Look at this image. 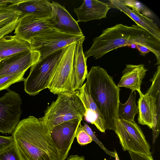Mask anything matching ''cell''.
I'll list each match as a JSON object with an SVG mask.
<instances>
[{"instance_id":"obj_5","label":"cell","mask_w":160,"mask_h":160,"mask_svg":"<svg viewBox=\"0 0 160 160\" xmlns=\"http://www.w3.org/2000/svg\"><path fill=\"white\" fill-rule=\"evenodd\" d=\"M64 48L39 60L31 66L29 75L24 81L27 93L35 96L48 88Z\"/></svg>"},{"instance_id":"obj_6","label":"cell","mask_w":160,"mask_h":160,"mask_svg":"<svg viewBox=\"0 0 160 160\" xmlns=\"http://www.w3.org/2000/svg\"><path fill=\"white\" fill-rule=\"evenodd\" d=\"M76 42L64 48L48 88L54 94L75 92L73 62Z\"/></svg>"},{"instance_id":"obj_31","label":"cell","mask_w":160,"mask_h":160,"mask_svg":"<svg viewBox=\"0 0 160 160\" xmlns=\"http://www.w3.org/2000/svg\"><path fill=\"white\" fill-rule=\"evenodd\" d=\"M132 160H154L152 156L128 151Z\"/></svg>"},{"instance_id":"obj_20","label":"cell","mask_w":160,"mask_h":160,"mask_svg":"<svg viewBox=\"0 0 160 160\" xmlns=\"http://www.w3.org/2000/svg\"><path fill=\"white\" fill-rule=\"evenodd\" d=\"M29 50H32L30 43L16 35H6L0 38V60Z\"/></svg>"},{"instance_id":"obj_24","label":"cell","mask_w":160,"mask_h":160,"mask_svg":"<svg viewBox=\"0 0 160 160\" xmlns=\"http://www.w3.org/2000/svg\"><path fill=\"white\" fill-rule=\"evenodd\" d=\"M25 73L22 72L0 78V91L8 89L12 84L24 81L25 78L23 76Z\"/></svg>"},{"instance_id":"obj_35","label":"cell","mask_w":160,"mask_h":160,"mask_svg":"<svg viewBox=\"0 0 160 160\" xmlns=\"http://www.w3.org/2000/svg\"><path fill=\"white\" fill-rule=\"evenodd\" d=\"M128 47L133 48H136V44H132L128 46Z\"/></svg>"},{"instance_id":"obj_26","label":"cell","mask_w":160,"mask_h":160,"mask_svg":"<svg viewBox=\"0 0 160 160\" xmlns=\"http://www.w3.org/2000/svg\"><path fill=\"white\" fill-rule=\"evenodd\" d=\"M81 123L77 130L75 138L78 143L81 145H84L91 143L92 140L91 137L82 128Z\"/></svg>"},{"instance_id":"obj_17","label":"cell","mask_w":160,"mask_h":160,"mask_svg":"<svg viewBox=\"0 0 160 160\" xmlns=\"http://www.w3.org/2000/svg\"><path fill=\"white\" fill-rule=\"evenodd\" d=\"M20 13V17L32 15L42 18H51V2L47 0H22L18 3L8 5L6 8Z\"/></svg>"},{"instance_id":"obj_27","label":"cell","mask_w":160,"mask_h":160,"mask_svg":"<svg viewBox=\"0 0 160 160\" xmlns=\"http://www.w3.org/2000/svg\"><path fill=\"white\" fill-rule=\"evenodd\" d=\"M82 128L91 138L92 141L96 143L108 155L115 157V152H112L108 150L99 141L91 129L86 123L83 125H82Z\"/></svg>"},{"instance_id":"obj_1","label":"cell","mask_w":160,"mask_h":160,"mask_svg":"<svg viewBox=\"0 0 160 160\" xmlns=\"http://www.w3.org/2000/svg\"><path fill=\"white\" fill-rule=\"evenodd\" d=\"M138 43L148 48L156 57V65H160V40L137 25L129 26L120 23L104 29L93 38L91 47L84 54L87 59L92 56L98 59L118 48Z\"/></svg>"},{"instance_id":"obj_7","label":"cell","mask_w":160,"mask_h":160,"mask_svg":"<svg viewBox=\"0 0 160 160\" xmlns=\"http://www.w3.org/2000/svg\"><path fill=\"white\" fill-rule=\"evenodd\" d=\"M85 39L83 34H70L50 28L33 38L30 43L32 50L40 53L41 60L73 43L83 42Z\"/></svg>"},{"instance_id":"obj_28","label":"cell","mask_w":160,"mask_h":160,"mask_svg":"<svg viewBox=\"0 0 160 160\" xmlns=\"http://www.w3.org/2000/svg\"><path fill=\"white\" fill-rule=\"evenodd\" d=\"M120 2L123 5L129 8H131L132 10L140 13L143 8L140 2L133 0H119Z\"/></svg>"},{"instance_id":"obj_14","label":"cell","mask_w":160,"mask_h":160,"mask_svg":"<svg viewBox=\"0 0 160 160\" xmlns=\"http://www.w3.org/2000/svg\"><path fill=\"white\" fill-rule=\"evenodd\" d=\"M51 3L52 12L50 18L54 29L70 34H83L77 21L72 18L64 7L54 1Z\"/></svg>"},{"instance_id":"obj_3","label":"cell","mask_w":160,"mask_h":160,"mask_svg":"<svg viewBox=\"0 0 160 160\" xmlns=\"http://www.w3.org/2000/svg\"><path fill=\"white\" fill-rule=\"evenodd\" d=\"M86 79L87 90L102 115L107 129L114 131L119 118L118 111L120 89L112 77L99 66L92 67Z\"/></svg>"},{"instance_id":"obj_18","label":"cell","mask_w":160,"mask_h":160,"mask_svg":"<svg viewBox=\"0 0 160 160\" xmlns=\"http://www.w3.org/2000/svg\"><path fill=\"white\" fill-rule=\"evenodd\" d=\"M110 8L118 9L128 16L132 20L153 36L160 40V30L157 24L147 16L123 5L119 0H110Z\"/></svg>"},{"instance_id":"obj_32","label":"cell","mask_w":160,"mask_h":160,"mask_svg":"<svg viewBox=\"0 0 160 160\" xmlns=\"http://www.w3.org/2000/svg\"><path fill=\"white\" fill-rule=\"evenodd\" d=\"M136 49L139 51L140 54L145 56L148 53L151 52L147 47L140 44H136Z\"/></svg>"},{"instance_id":"obj_13","label":"cell","mask_w":160,"mask_h":160,"mask_svg":"<svg viewBox=\"0 0 160 160\" xmlns=\"http://www.w3.org/2000/svg\"><path fill=\"white\" fill-rule=\"evenodd\" d=\"M138 92L140 95L137 102L138 122L152 129L154 122L160 123V103L157 102L154 98L147 93L143 94L141 90Z\"/></svg>"},{"instance_id":"obj_8","label":"cell","mask_w":160,"mask_h":160,"mask_svg":"<svg viewBox=\"0 0 160 160\" xmlns=\"http://www.w3.org/2000/svg\"><path fill=\"white\" fill-rule=\"evenodd\" d=\"M114 131L124 151L151 155L150 146L141 129L135 122L129 121L119 118Z\"/></svg>"},{"instance_id":"obj_12","label":"cell","mask_w":160,"mask_h":160,"mask_svg":"<svg viewBox=\"0 0 160 160\" xmlns=\"http://www.w3.org/2000/svg\"><path fill=\"white\" fill-rule=\"evenodd\" d=\"M39 52L29 50L17 53L0 60V78L25 72L40 58Z\"/></svg>"},{"instance_id":"obj_11","label":"cell","mask_w":160,"mask_h":160,"mask_svg":"<svg viewBox=\"0 0 160 160\" xmlns=\"http://www.w3.org/2000/svg\"><path fill=\"white\" fill-rule=\"evenodd\" d=\"M50 28H54L50 18L26 15L19 17L14 33L30 43L33 38Z\"/></svg>"},{"instance_id":"obj_15","label":"cell","mask_w":160,"mask_h":160,"mask_svg":"<svg viewBox=\"0 0 160 160\" xmlns=\"http://www.w3.org/2000/svg\"><path fill=\"white\" fill-rule=\"evenodd\" d=\"M81 100L84 108L83 117L88 122L94 125L100 132H104L107 129L105 120L96 105L88 92L84 83L75 91Z\"/></svg>"},{"instance_id":"obj_36","label":"cell","mask_w":160,"mask_h":160,"mask_svg":"<svg viewBox=\"0 0 160 160\" xmlns=\"http://www.w3.org/2000/svg\"><path fill=\"white\" fill-rule=\"evenodd\" d=\"M115 152V160H119L118 154L115 150H114Z\"/></svg>"},{"instance_id":"obj_4","label":"cell","mask_w":160,"mask_h":160,"mask_svg":"<svg viewBox=\"0 0 160 160\" xmlns=\"http://www.w3.org/2000/svg\"><path fill=\"white\" fill-rule=\"evenodd\" d=\"M85 112L83 105L75 92H67L58 95L44 111V114L38 119L49 133L56 126L77 118L82 119Z\"/></svg>"},{"instance_id":"obj_19","label":"cell","mask_w":160,"mask_h":160,"mask_svg":"<svg viewBox=\"0 0 160 160\" xmlns=\"http://www.w3.org/2000/svg\"><path fill=\"white\" fill-rule=\"evenodd\" d=\"M148 70L143 64H126L117 87L129 88L133 92L138 91L140 90L142 81Z\"/></svg>"},{"instance_id":"obj_34","label":"cell","mask_w":160,"mask_h":160,"mask_svg":"<svg viewBox=\"0 0 160 160\" xmlns=\"http://www.w3.org/2000/svg\"><path fill=\"white\" fill-rule=\"evenodd\" d=\"M67 160H85L83 156H80L77 155H72L69 156Z\"/></svg>"},{"instance_id":"obj_29","label":"cell","mask_w":160,"mask_h":160,"mask_svg":"<svg viewBox=\"0 0 160 160\" xmlns=\"http://www.w3.org/2000/svg\"><path fill=\"white\" fill-rule=\"evenodd\" d=\"M19 19V18L0 29V38L14 30L18 22Z\"/></svg>"},{"instance_id":"obj_33","label":"cell","mask_w":160,"mask_h":160,"mask_svg":"<svg viewBox=\"0 0 160 160\" xmlns=\"http://www.w3.org/2000/svg\"><path fill=\"white\" fill-rule=\"evenodd\" d=\"M22 0H0V8H6L8 5L19 2Z\"/></svg>"},{"instance_id":"obj_10","label":"cell","mask_w":160,"mask_h":160,"mask_svg":"<svg viewBox=\"0 0 160 160\" xmlns=\"http://www.w3.org/2000/svg\"><path fill=\"white\" fill-rule=\"evenodd\" d=\"M82 119H73L55 127L49 133L58 153L59 160H65Z\"/></svg>"},{"instance_id":"obj_21","label":"cell","mask_w":160,"mask_h":160,"mask_svg":"<svg viewBox=\"0 0 160 160\" xmlns=\"http://www.w3.org/2000/svg\"><path fill=\"white\" fill-rule=\"evenodd\" d=\"M82 43V42L76 43L74 53L73 71L75 92L82 87L88 73L87 59L83 51Z\"/></svg>"},{"instance_id":"obj_16","label":"cell","mask_w":160,"mask_h":160,"mask_svg":"<svg viewBox=\"0 0 160 160\" xmlns=\"http://www.w3.org/2000/svg\"><path fill=\"white\" fill-rule=\"evenodd\" d=\"M111 8L108 3L97 0H84L81 6L74 9L77 22H87L106 17Z\"/></svg>"},{"instance_id":"obj_22","label":"cell","mask_w":160,"mask_h":160,"mask_svg":"<svg viewBox=\"0 0 160 160\" xmlns=\"http://www.w3.org/2000/svg\"><path fill=\"white\" fill-rule=\"evenodd\" d=\"M136 92L131 91L126 102L122 104L120 102L118 108L119 117L129 121L135 122V115L138 113V108L136 104Z\"/></svg>"},{"instance_id":"obj_9","label":"cell","mask_w":160,"mask_h":160,"mask_svg":"<svg viewBox=\"0 0 160 160\" xmlns=\"http://www.w3.org/2000/svg\"><path fill=\"white\" fill-rule=\"evenodd\" d=\"M22 100L15 91L9 90L0 98V132L12 134L20 121Z\"/></svg>"},{"instance_id":"obj_25","label":"cell","mask_w":160,"mask_h":160,"mask_svg":"<svg viewBox=\"0 0 160 160\" xmlns=\"http://www.w3.org/2000/svg\"><path fill=\"white\" fill-rule=\"evenodd\" d=\"M0 160H20L14 145L0 152Z\"/></svg>"},{"instance_id":"obj_30","label":"cell","mask_w":160,"mask_h":160,"mask_svg":"<svg viewBox=\"0 0 160 160\" xmlns=\"http://www.w3.org/2000/svg\"><path fill=\"white\" fill-rule=\"evenodd\" d=\"M13 145L12 136L5 137L0 136V152Z\"/></svg>"},{"instance_id":"obj_23","label":"cell","mask_w":160,"mask_h":160,"mask_svg":"<svg viewBox=\"0 0 160 160\" xmlns=\"http://www.w3.org/2000/svg\"><path fill=\"white\" fill-rule=\"evenodd\" d=\"M20 13L6 8H0V29L18 18Z\"/></svg>"},{"instance_id":"obj_2","label":"cell","mask_w":160,"mask_h":160,"mask_svg":"<svg viewBox=\"0 0 160 160\" xmlns=\"http://www.w3.org/2000/svg\"><path fill=\"white\" fill-rule=\"evenodd\" d=\"M12 135L20 160H59L49 133L38 118L30 116L20 121Z\"/></svg>"}]
</instances>
